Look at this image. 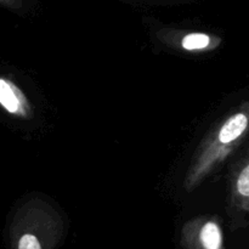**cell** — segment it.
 <instances>
[{
	"instance_id": "3957f363",
	"label": "cell",
	"mask_w": 249,
	"mask_h": 249,
	"mask_svg": "<svg viewBox=\"0 0 249 249\" xmlns=\"http://www.w3.org/2000/svg\"><path fill=\"white\" fill-rule=\"evenodd\" d=\"M22 99L18 90L6 79L0 78V105L10 113H18L21 109Z\"/></svg>"
},
{
	"instance_id": "277c9868",
	"label": "cell",
	"mask_w": 249,
	"mask_h": 249,
	"mask_svg": "<svg viewBox=\"0 0 249 249\" xmlns=\"http://www.w3.org/2000/svg\"><path fill=\"white\" fill-rule=\"evenodd\" d=\"M211 43V38L206 34L192 33L182 39V48L186 50H199L204 49Z\"/></svg>"
},
{
	"instance_id": "5b68a950",
	"label": "cell",
	"mask_w": 249,
	"mask_h": 249,
	"mask_svg": "<svg viewBox=\"0 0 249 249\" xmlns=\"http://www.w3.org/2000/svg\"><path fill=\"white\" fill-rule=\"evenodd\" d=\"M17 249H43L38 237L32 233H24L17 242Z\"/></svg>"
},
{
	"instance_id": "6da1fadb",
	"label": "cell",
	"mask_w": 249,
	"mask_h": 249,
	"mask_svg": "<svg viewBox=\"0 0 249 249\" xmlns=\"http://www.w3.org/2000/svg\"><path fill=\"white\" fill-rule=\"evenodd\" d=\"M235 192L240 209L249 213V153L246 162L240 165L236 173Z\"/></svg>"
},
{
	"instance_id": "7a4b0ae2",
	"label": "cell",
	"mask_w": 249,
	"mask_h": 249,
	"mask_svg": "<svg viewBox=\"0 0 249 249\" xmlns=\"http://www.w3.org/2000/svg\"><path fill=\"white\" fill-rule=\"evenodd\" d=\"M201 249H224L223 232L220 226L214 221H208L199 231Z\"/></svg>"
}]
</instances>
